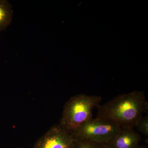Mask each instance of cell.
Returning <instances> with one entry per match:
<instances>
[{"mask_svg":"<svg viewBox=\"0 0 148 148\" xmlns=\"http://www.w3.org/2000/svg\"><path fill=\"white\" fill-rule=\"evenodd\" d=\"M98 95L80 94L72 97L65 104L60 122L61 127L71 132L92 119V111L100 105Z\"/></svg>","mask_w":148,"mask_h":148,"instance_id":"2","label":"cell"},{"mask_svg":"<svg viewBox=\"0 0 148 148\" xmlns=\"http://www.w3.org/2000/svg\"><path fill=\"white\" fill-rule=\"evenodd\" d=\"M74 142L71 132L55 125L38 141L35 148H73Z\"/></svg>","mask_w":148,"mask_h":148,"instance_id":"4","label":"cell"},{"mask_svg":"<svg viewBox=\"0 0 148 148\" xmlns=\"http://www.w3.org/2000/svg\"><path fill=\"white\" fill-rule=\"evenodd\" d=\"M12 15L11 5L8 1H0V32L10 24Z\"/></svg>","mask_w":148,"mask_h":148,"instance_id":"6","label":"cell"},{"mask_svg":"<svg viewBox=\"0 0 148 148\" xmlns=\"http://www.w3.org/2000/svg\"><path fill=\"white\" fill-rule=\"evenodd\" d=\"M121 128L108 120L96 118L87 121L71 133L75 140L106 143Z\"/></svg>","mask_w":148,"mask_h":148,"instance_id":"3","label":"cell"},{"mask_svg":"<svg viewBox=\"0 0 148 148\" xmlns=\"http://www.w3.org/2000/svg\"><path fill=\"white\" fill-rule=\"evenodd\" d=\"M138 148H146V147H139Z\"/></svg>","mask_w":148,"mask_h":148,"instance_id":"9","label":"cell"},{"mask_svg":"<svg viewBox=\"0 0 148 148\" xmlns=\"http://www.w3.org/2000/svg\"><path fill=\"white\" fill-rule=\"evenodd\" d=\"M140 133L145 135L146 137L148 136V116L146 115L142 116L138 119L135 126Z\"/></svg>","mask_w":148,"mask_h":148,"instance_id":"8","label":"cell"},{"mask_svg":"<svg viewBox=\"0 0 148 148\" xmlns=\"http://www.w3.org/2000/svg\"><path fill=\"white\" fill-rule=\"evenodd\" d=\"M96 118L108 120L121 128H133L148 109L143 91L135 90L115 97L98 107Z\"/></svg>","mask_w":148,"mask_h":148,"instance_id":"1","label":"cell"},{"mask_svg":"<svg viewBox=\"0 0 148 148\" xmlns=\"http://www.w3.org/2000/svg\"><path fill=\"white\" fill-rule=\"evenodd\" d=\"M141 136L133 128H121L107 143L109 148H138Z\"/></svg>","mask_w":148,"mask_h":148,"instance_id":"5","label":"cell"},{"mask_svg":"<svg viewBox=\"0 0 148 148\" xmlns=\"http://www.w3.org/2000/svg\"><path fill=\"white\" fill-rule=\"evenodd\" d=\"M75 140V139H74ZM73 148H109L104 143L75 140Z\"/></svg>","mask_w":148,"mask_h":148,"instance_id":"7","label":"cell"}]
</instances>
